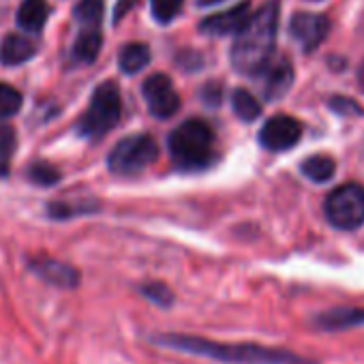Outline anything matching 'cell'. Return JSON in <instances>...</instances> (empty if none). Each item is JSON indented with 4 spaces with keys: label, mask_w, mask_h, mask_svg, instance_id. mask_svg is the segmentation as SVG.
Segmentation results:
<instances>
[{
    "label": "cell",
    "mask_w": 364,
    "mask_h": 364,
    "mask_svg": "<svg viewBox=\"0 0 364 364\" xmlns=\"http://www.w3.org/2000/svg\"><path fill=\"white\" fill-rule=\"evenodd\" d=\"M204 99L208 101V103H213V105H217L219 101H221V88H217V86H206V90H204Z\"/></svg>",
    "instance_id": "83f0119b"
},
{
    "label": "cell",
    "mask_w": 364,
    "mask_h": 364,
    "mask_svg": "<svg viewBox=\"0 0 364 364\" xmlns=\"http://www.w3.org/2000/svg\"><path fill=\"white\" fill-rule=\"evenodd\" d=\"M150 63V50L146 43H129L120 50L118 65L124 73L133 75Z\"/></svg>",
    "instance_id": "e0dca14e"
},
{
    "label": "cell",
    "mask_w": 364,
    "mask_h": 364,
    "mask_svg": "<svg viewBox=\"0 0 364 364\" xmlns=\"http://www.w3.org/2000/svg\"><path fill=\"white\" fill-rule=\"evenodd\" d=\"M182 3H185V0H150L154 20L161 22V24L171 22V20L180 14Z\"/></svg>",
    "instance_id": "cb8c5ba5"
},
{
    "label": "cell",
    "mask_w": 364,
    "mask_h": 364,
    "mask_svg": "<svg viewBox=\"0 0 364 364\" xmlns=\"http://www.w3.org/2000/svg\"><path fill=\"white\" fill-rule=\"evenodd\" d=\"M73 18L86 28H97L103 20V0H80L73 9Z\"/></svg>",
    "instance_id": "ffe728a7"
},
{
    "label": "cell",
    "mask_w": 364,
    "mask_h": 364,
    "mask_svg": "<svg viewBox=\"0 0 364 364\" xmlns=\"http://www.w3.org/2000/svg\"><path fill=\"white\" fill-rule=\"evenodd\" d=\"M266 77H264V95L266 99H281L291 82H294V69L287 60H277L272 65H268L266 69Z\"/></svg>",
    "instance_id": "4fadbf2b"
},
{
    "label": "cell",
    "mask_w": 364,
    "mask_h": 364,
    "mask_svg": "<svg viewBox=\"0 0 364 364\" xmlns=\"http://www.w3.org/2000/svg\"><path fill=\"white\" fill-rule=\"evenodd\" d=\"M328 105H330L332 112H336V114H341V116H362V114H364V109H362L355 101L345 99V97H332Z\"/></svg>",
    "instance_id": "d4e9b609"
},
{
    "label": "cell",
    "mask_w": 364,
    "mask_h": 364,
    "mask_svg": "<svg viewBox=\"0 0 364 364\" xmlns=\"http://www.w3.org/2000/svg\"><path fill=\"white\" fill-rule=\"evenodd\" d=\"M16 129L9 124H0V178H5L11 169V159L16 152Z\"/></svg>",
    "instance_id": "44dd1931"
},
{
    "label": "cell",
    "mask_w": 364,
    "mask_h": 364,
    "mask_svg": "<svg viewBox=\"0 0 364 364\" xmlns=\"http://www.w3.org/2000/svg\"><path fill=\"white\" fill-rule=\"evenodd\" d=\"M37 54V41L24 35H7L0 43V63L7 67L22 65Z\"/></svg>",
    "instance_id": "7c38bea8"
},
{
    "label": "cell",
    "mask_w": 364,
    "mask_h": 364,
    "mask_svg": "<svg viewBox=\"0 0 364 364\" xmlns=\"http://www.w3.org/2000/svg\"><path fill=\"white\" fill-rule=\"evenodd\" d=\"M326 217L338 230H355L364 223V187L349 182L326 198Z\"/></svg>",
    "instance_id": "8992f818"
},
{
    "label": "cell",
    "mask_w": 364,
    "mask_h": 364,
    "mask_svg": "<svg viewBox=\"0 0 364 364\" xmlns=\"http://www.w3.org/2000/svg\"><path fill=\"white\" fill-rule=\"evenodd\" d=\"M330 33V20L321 14H296L289 24V35L304 52L317 50Z\"/></svg>",
    "instance_id": "9c48e42d"
},
{
    "label": "cell",
    "mask_w": 364,
    "mask_h": 364,
    "mask_svg": "<svg viewBox=\"0 0 364 364\" xmlns=\"http://www.w3.org/2000/svg\"><path fill=\"white\" fill-rule=\"evenodd\" d=\"M277 26H279V5L277 0H270L257 14L251 16L247 26L234 39L232 65L238 73L255 75L270 65L277 43Z\"/></svg>",
    "instance_id": "7a4b0ae2"
},
{
    "label": "cell",
    "mask_w": 364,
    "mask_h": 364,
    "mask_svg": "<svg viewBox=\"0 0 364 364\" xmlns=\"http://www.w3.org/2000/svg\"><path fill=\"white\" fill-rule=\"evenodd\" d=\"M302 137V124L285 114L272 116L259 131V144L266 150L272 152H283L294 148Z\"/></svg>",
    "instance_id": "ba28073f"
},
{
    "label": "cell",
    "mask_w": 364,
    "mask_h": 364,
    "mask_svg": "<svg viewBox=\"0 0 364 364\" xmlns=\"http://www.w3.org/2000/svg\"><path fill=\"white\" fill-rule=\"evenodd\" d=\"M20 107H22V95L9 84H0V120L16 116Z\"/></svg>",
    "instance_id": "7402d4cb"
},
{
    "label": "cell",
    "mask_w": 364,
    "mask_h": 364,
    "mask_svg": "<svg viewBox=\"0 0 364 364\" xmlns=\"http://www.w3.org/2000/svg\"><path fill=\"white\" fill-rule=\"evenodd\" d=\"M232 107H234V114L240 120H245V122H253L262 114L259 101L249 90H242V88L234 90V95H232Z\"/></svg>",
    "instance_id": "d6986e66"
},
{
    "label": "cell",
    "mask_w": 364,
    "mask_h": 364,
    "mask_svg": "<svg viewBox=\"0 0 364 364\" xmlns=\"http://www.w3.org/2000/svg\"><path fill=\"white\" fill-rule=\"evenodd\" d=\"M120 114H122L120 92L114 82H105L97 86V90L92 92L90 105L77 122V131L88 139H99L118 124Z\"/></svg>",
    "instance_id": "277c9868"
},
{
    "label": "cell",
    "mask_w": 364,
    "mask_h": 364,
    "mask_svg": "<svg viewBox=\"0 0 364 364\" xmlns=\"http://www.w3.org/2000/svg\"><path fill=\"white\" fill-rule=\"evenodd\" d=\"M137 3H139V0H118V5L114 9V22H120Z\"/></svg>",
    "instance_id": "4316f807"
},
{
    "label": "cell",
    "mask_w": 364,
    "mask_h": 364,
    "mask_svg": "<svg viewBox=\"0 0 364 364\" xmlns=\"http://www.w3.org/2000/svg\"><path fill=\"white\" fill-rule=\"evenodd\" d=\"M156 156L159 146L150 135H131L114 146L107 159V167L118 176H135L152 165Z\"/></svg>",
    "instance_id": "5b68a950"
},
{
    "label": "cell",
    "mask_w": 364,
    "mask_h": 364,
    "mask_svg": "<svg viewBox=\"0 0 364 364\" xmlns=\"http://www.w3.org/2000/svg\"><path fill=\"white\" fill-rule=\"evenodd\" d=\"M103 39L101 33L97 28H86L84 33H80V37L73 43V58L80 63H95L99 52H101Z\"/></svg>",
    "instance_id": "2e32d148"
},
{
    "label": "cell",
    "mask_w": 364,
    "mask_h": 364,
    "mask_svg": "<svg viewBox=\"0 0 364 364\" xmlns=\"http://www.w3.org/2000/svg\"><path fill=\"white\" fill-rule=\"evenodd\" d=\"M169 154L178 169L196 171L215 159V131L204 120H185L169 133Z\"/></svg>",
    "instance_id": "3957f363"
},
{
    "label": "cell",
    "mask_w": 364,
    "mask_h": 364,
    "mask_svg": "<svg viewBox=\"0 0 364 364\" xmlns=\"http://www.w3.org/2000/svg\"><path fill=\"white\" fill-rule=\"evenodd\" d=\"M144 296H148L152 302H156V304H161V306H167L169 302H171V291L165 287V285H161V283H150V285H146L144 289Z\"/></svg>",
    "instance_id": "484cf974"
},
{
    "label": "cell",
    "mask_w": 364,
    "mask_h": 364,
    "mask_svg": "<svg viewBox=\"0 0 364 364\" xmlns=\"http://www.w3.org/2000/svg\"><path fill=\"white\" fill-rule=\"evenodd\" d=\"M300 169L313 182H328L334 176L336 163H334V159H330L326 154H315V156H309L306 161H302Z\"/></svg>",
    "instance_id": "ac0fdd59"
},
{
    "label": "cell",
    "mask_w": 364,
    "mask_h": 364,
    "mask_svg": "<svg viewBox=\"0 0 364 364\" xmlns=\"http://www.w3.org/2000/svg\"><path fill=\"white\" fill-rule=\"evenodd\" d=\"M31 270L39 279H43V281H48V283H52L56 287H75L77 281H80L77 270H73L71 266H67L63 262L50 259V257L33 259L31 262Z\"/></svg>",
    "instance_id": "8fae6325"
},
{
    "label": "cell",
    "mask_w": 364,
    "mask_h": 364,
    "mask_svg": "<svg viewBox=\"0 0 364 364\" xmlns=\"http://www.w3.org/2000/svg\"><path fill=\"white\" fill-rule=\"evenodd\" d=\"M321 330H343L353 326H364V309H332L315 317Z\"/></svg>",
    "instance_id": "5bb4252c"
},
{
    "label": "cell",
    "mask_w": 364,
    "mask_h": 364,
    "mask_svg": "<svg viewBox=\"0 0 364 364\" xmlns=\"http://www.w3.org/2000/svg\"><path fill=\"white\" fill-rule=\"evenodd\" d=\"M50 9L46 0H22L18 9V24L28 33H41L48 22Z\"/></svg>",
    "instance_id": "9a60e30c"
},
{
    "label": "cell",
    "mask_w": 364,
    "mask_h": 364,
    "mask_svg": "<svg viewBox=\"0 0 364 364\" xmlns=\"http://www.w3.org/2000/svg\"><path fill=\"white\" fill-rule=\"evenodd\" d=\"M156 343L193 355L230 362V364H313L311 360H304L291 351L253 345V343H215L200 336H182V334H165L159 336Z\"/></svg>",
    "instance_id": "6da1fadb"
},
{
    "label": "cell",
    "mask_w": 364,
    "mask_h": 364,
    "mask_svg": "<svg viewBox=\"0 0 364 364\" xmlns=\"http://www.w3.org/2000/svg\"><path fill=\"white\" fill-rule=\"evenodd\" d=\"M251 5L249 0H242L240 5L228 9V11H221V14H215V16H208L202 24H200V31L206 33V35H213V37H225V35H238L247 22L251 20Z\"/></svg>",
    "instance_id": "30bf717a"
},
{
    "label": "cell",
    "mask_w": 364,
    "mask_h": 364,
    "mask_svg": "<svg viewBox=\"0 0 364 364\" xmlns=\"http://www.w3.org/2000/svg\"><path fill=\"white\" fill-rule=\"evenodd\" d=\"M141 92H144V99L148 103V109H150V114L154 118L165 120V118H171L180 109V97L173 90L169 77L163 75V73L150 75L144 82Z\"/></svg>",
    "instance_id": "52a82bcc"
},
{
    "label": "cell",
    "mask_w": 364,
    "mask_h": 364,
    "mask_svg": "<svg viewBox=\"0 0 364 364\" xmlns=\"http://www.w3.org/2000/svg\"><path fill=\"white\" fill-rule=\"evenodd\" d=\"M28 178L35 182V185H41V187H52L60 180V173L54 165L46 163V161H37L28 167Z\"/></svg>",
    "instance_id": "603a6c76"
}]
</instances>
